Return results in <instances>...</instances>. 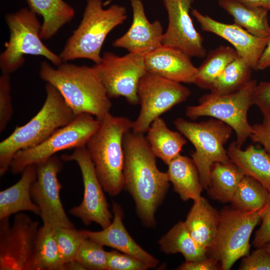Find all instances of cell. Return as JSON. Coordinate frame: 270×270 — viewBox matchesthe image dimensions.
<instances>
[{"mask_svg": "<svg viewBox=\"0 0 270 270\" xmlns=\"http://www.w3.org/2000/svg\"><path fill=\"white\" fill-rule=\"evenodd\" d=\"M146 133V139L153 153L166 165L180 154L186 142L180 132L170 130L160 117L152 123Z\"/></svg>", "mask_w": 270, "mask_h": 270, "instance_id": "cell-26", "label": "cell"}, {"mask_svg": "<svg viewBox=\"0 0 270 270\" xmlns=\"http://www.w3.org/2000/svg\"><path fill=\"white\" fill-rule=\"evenodd\" d=\"M218 4L232 16L234 24L256 36L270 38L268 10L246 6L233 0H218Z\"/></svg>", "mask_w": 270, "mask_h": 270, "instance_id": "cell-27", "label": "cell"}, {"mask_svg": "<svg viewBox=\"0 0 270 270\" xmlns=\"http://www.w3.org/2000/svg\"><path fill=\"white\" fill-rule=\"evenodd\" d=\"M269 242H270V194L267 203L262 209L260 226L255 234L252 244L255 248H259Z\"/></svg>", "mask_w": 270, "mask_h": 270, "instance_id": "cell-39", "label": "cell"}, {"mask_svg": "<svg viewBox=\"0 0 270 270\" xmlns=\"http://www.w3.org/2000/svg\"><path fill=\"white\" fill-rule=\"evenodd\" d=\"M245 176L242 170L231 160L214 163L211 167L210 182L206 189L209 196L222 203L230 202Z\"/></svg>", "mask_w": 270, "mask_h": 270, "instance_id": "cell-28", "label": "cell"}, {"mask_svg": "<svg viewBox=\"0 0 270 270\" xmlns=\"http://www.w3.org/2000/svg\"><path fill=\"white\" fill-rule=\"evenodd\" d=\"M262 209L246 212L225 208L220 212L214 242L208 252L221 270H230L239 258L249 254L250 238L261 222Z\"/></svg>", "mask_w": 270, "mask_h": 270, "instance_id": "cell-9", "label": "cell"}, {"mask_svg": "<svg viewBox=\"0 0 270 270\" xmlns=\"http://www.w3.org/2000/svg\"><path fill=\"white\" fill-rule=\"evenodd\" d=\"M10 78L8 74L0 77V132H2L10 121L13 113L11 98Z\"/></svg>", "mask_w": 270, "mask_h": 270, "instance_id": "cell-37", "label": "cell"}, {"mask_svg": "<svg viewBox=\"0 0 270 270\" xmlns=\"http://www.w3.org/2000/svg\"><path fill=\"white\" fill-rule=\"evenodd\" d=\"M238 270H270V252L264 247L256 248L244 256Z\"/></svg>", "mask_w": 270, "mask_h": 270, "instance_id": "cell-38", "label": "cell"}, {"mask_svg": "<svg viewBox=\"0 0 270 270\" xmlns=\"http://www.w3.org/2000/svg\"><path fill=\"white\" fill-rule=\"evenodd\" d=\"M100 121L99 128L90 138L86 148L104 191L116 196L124 188L123 139L132 130L133 122L110 113Z\"/></svg>", "mask_w": 270, "mask_h": 270, "instance_id": "cell-4", "label": "cell"}, {"mask_svg": "<svg viewBox=\"0 0 270 270\" xmlns=\"http://www.w3.org/2000/svg\"><path fill=\"white\" fill-rule=\"evenodd\" d=\"M250 138L253 142L259 144L270 153V120L264 117L261 123L252 125Z\"/></svg>", "mask_w": 270, "mask_h": 270, "instance_id": "cell-41", "label": "cell"}, {"mask_svg": "<svg viewBox=\"0 0 270 270\" xmlns=\"http://www.w3.org/2000/svg\"><path fill=\"white\" fill-rule=\"evenodd\" d=\"M36 176V164L30 165L22 172L18 182L0 192V220L23 211L40 216V208L30 194V188Z\"/></svg>", "mask_w": 270, "mask_h": 270, "instance_id": "cell-21", "label": "cell"}, {"mask_svg": "<svg viewBox=\"0 0 270 270\" xmlns=\"http://www.w3.org/2000/svg\"><path fill=\"white\" fill-rule=\"evenodd\" d=\"M61 158L54 155L36 164V178L30 188L32 200L39 207L43 224L74 228L64 208L58 175L62 170Z\"/></svg>", "mask_w": 270, "mask_h": 270, "instance_id": "cell-15", "label": "cell"}, {"mask_svg": "<svg viewBox=\"0 0 270 270\" xmlns=\"http://www.w3.org/2000/svg\"><path fill=\"white\" fill-rule=\"evenodd\" d=\"M148 267L142 261L118 250L107 252L106 270H146Z\"/></svg>", "mask_w": 270, "mask_h": 270, "instance_id": "cell-36", "label": "cell"}, {"mask_svg": "<svg viewBox=\"0 0 270 270\" xmlns=\"http://www.w3.org/2000/svg\"><path fill=\"white\" fill-rule=\"evenodd\" d=\"M124 188L130 192L142 224H156L155 214L170 186L166 172L158 168L156 156L144 134L126 132L123 139Z\"/></svg>", "mask_w": 270, "mask_h": 270, "instance_id": "cell-1", "label": "cell"}, {"mask_svg": "<svg viewBox=\"0 0 270 270\" xmlns=\"http://www.w3.org/2000/svg\"><path fill=\"white\" fill-rule=\"evenodd\" d=\"M30 8L42 16L40 36L48 40L54 36L75 14L74 10L64 0H26Z\"/></svg>", "mask_w": 270, "mask_h": 270, "instance_id": "cell-25", "label": "cell"}, {"mask_svg": "<svg viewBox=\"0 0 270 270\" xmlns=\"http://www.w3.org/2000/svg\"><path fill=\"white\" fill-rule=\"evenodd\" d=\"M75 260L86 270H106L107 252L102 245L87 238L80 246Z\"/></svg>", "mask_w": 270, "mask_h": 270, "instance_id": "cell-35", "label": "cell"}, {"mask_svg": "<svg viewBox=\"0 0 270 270\" xmlns=\"http://www.w3.org/2000/svg\"><path fill=\"white\" fill-rule=\"evenodd\" d=\"M262 247L266 248L268 252H270V242L264 244Z\"/></svg>", "mask_w": 270, "mask_h": 270, "instance_id": "cell-46", "label": "cell"}, {"mask_svg": "<svg viewBox=\"0 0 270 270\" xmlns=\"http://www.w3.org/2000/svg\"><path fill=\"white\" fill-rule=\"evenodd\" d=\"M53 235V228L48 224L40 226L36 246V270H65Z\"/></svg>", "mask_w": 270, "mask_h": 270, "instance_id": "cell-33", "label": "cell"}, {"mask_svg": "<svg viewBox=\"0 0 270 270\" xmlns=\"http://www.w3.org/2000/svg\"><path fill=\"white\" fill-rule=\"evenodd\" d=\"M126 18L124 6L113 4L104 8L102 0H86L80 23L67 40L60 58L63 62L85 58L100 63V50L107 36Z\"/></svg>", "mask_w": 270, "mask_h": 270, "instance_id": "cell-5", "label": "cell"}, {"mask_svg": "<svg viewBox=\"0 0 270 270\" xmlns=\"http://www.w3.org/2000/svg\"><path fill=\"white\" fill-rule=\"evenodd\" d=\"M252 68L239 56L228 64L211 86L210 92L218 95L236 92L246 86L252 79Z\"/></svg>", "mask_w": 270, "mask_h": 270, "instance_id": "cell-31", "label": "cell"}, {"mask_svg": "<svg viewBox=\"0 0 270 270\" xmlns=\"http://www.w3.org/2000/svg\"><path fill=\"white\" fill-rule=\"evenodd\" d=\"M206 56L197 68L194 84L201 88L210 90L227 66L240 56L234 48L226 46L210 50Z\"/></svg>", "mask_w": 270, "mask_h": 270, "instance_id": "cell-30", "label": "cell"}, {"mask_svg": "<svg viewBox=\"0 0 270 270\" xmlns=\"http://www.w3.org/2000/svg\"><path fill=\"white\" fill-rule=\"evenodd\" d=\"M174 124L194 146L195 150L191 154L192 159L198 170L202 187L206 190L210 182L212 165L216 162L230 160L224 144L233 130L216 118L195 122L178 118L174 121Z\"/></svg>", "mask_w": 270, "mask_h": 270, "instance_id": "cell-7", "label": "cell"}, {"mask_svg": "<svg viewBox=\"0 0 270 270\" xmlns=\"http://www.w3.org/2000/svg\"><path fill=\"white\" fill-rule=\"evenodd\" d=\"M52 228L54 238L64 264L74 260L80 246L87 236L82 230H78L75 228L56 226Z\"/></svg>", "mask_w": 270, "mask_h": 270, "instance_id": "cell-34", "label": "cell"}, {"mask_svg": "<svg viewBox=\"0 0 270 270\" xmlns=\"http://www.w3.org/2000/svg\"><path fill=\"white\" fill-rule=\"evenodd\" d=\"M45 88L46 98L39 112L24 125L16 126L0 142V176L10 169L18 152L41 144L76 116L54 86L46 82Z\"/></svg>", "mask_w": 270, "mask_h": 270, "instance_id": "cell-3", "label": "cell"}, {"mask_svg": "<svg viewBox=\"0 0 270 270\" xmlns=\"http://www.w3.org/2000/svg\"><path fill=\"white\" fill-rule=\"evenodd\" d=\"M64 268L65 270H86L80 263L75 260L66 264Z\"/></svg>", "mask_w": 270, "mask_h": 270, "instance_id": "cell-45", "label": "cell"}, {"mask_svg": "<svg viewBox=\"0 0 270 270\" xmlns=\"http://www.w3.org/2000/svg\"><path fill=\"white\" fill-rule=\"evenodd\" d=\"M270 67V38L257 66V70H264Z\"/></svg>", "mask_w": 270, "mask_h": 270, "instance_id": "cell-43", "label": "cell"}, {"mask_svg": "<svg viewBox=\"0 0 270 270\" xmlns=\"http://www.w3.org/2000/svg\"><path fill=\"white\" fill-rule=\"evenodd\" d=\"M258 83L252 80L239 90L228 94L210 92L199 98V104L186 107V114L191 120L208 116L220 120L235 132L236 145L241 148L252 131L248 120V113L254 104L253 95Z\"/></svg>", "mask_w": 270, "mask_h": 270, "instance_id": "cell-8", "label": "cell"}, {"mask_svg": "<svg viewBox=\"0 0 270 270\" xmlns=\"http://www.w3.org/2000/svg\"><path fill=\"white\" fill-rule=\"evenodd\" d=\"M158 245L164 253H180L186 262L198 261L208 257V250L196 242L182 221L175 224L160 239Z\"/></svg>", "mask_w": 270, "mask_h": 270, "instance_id": "cell-29", "label": "cell"}, {"mask_svg": "<svg viewBox=\"0 0 270 270\" xmlns=\"http://www.w3.org/2000/svg\"><path fill=\"white\" fill-rule=\"evenodd\" d=\"M39 74L59 91L76 116L88 114L100 120L110 113V98L93 66L62 63L55 68L42 62Z\"/></svg>", "mask_w": 270, "mask_h": 270, "instance_id": "cell-2", "label": "cell"}, {"mask_svg": "<svg viewBox=\"0 0 270 270\" xmlns=\"http://www.w3.org/2000/svg\"><path fill=\"white\" fill-rule=\"evenodd\" d=\"M253 102L264 117L270 120V82H261L257 84L253 95Z\"/></svg>", "mask_w": 270, "mask_h": 270, "instance_id": "cell-40", "label": "cell"}, {"mask_svg": "<svg viewBox=\"0 0 270 270\" xmlns=\"http://www.w3.org/2000/svg\"><path fill=\"white\" fill-rule=\"evenodd\" d=\"M190 94V90L181 83L147 71L138 85L140 109L132 130L144 134L156 118L186 100Z\"/></svg>", "mask_w": 270, "mask_h": 270, "instance_id": "cell-12", "label": "cell"}, {"mask_svg": "<svg viewBox=\"0 0 270 270\" xmlns=\"http://www.w3.org/2000/svg\"><path fill=\"white\" fill-rule=\"evenodd\" d=\"M192 14L204 31L214 34L228 42L252 70H257L259 60L270 38L256 36L234 23L220 22L196 9L192 10Z\"/></svg>", "mask_w": 270, "mask_h": 270, "instance_id": "cell-17", "label": "cell"}, {"mask_svg": "<svg viewBox=\"0 0 270 270\" xmlns=\"http://www.w3.org/2000/svg\"><path fill=\"white\" fill-rule=\"evenodd\" d=\"M167 165L166 172L169 181L182 200L195 201L202 196L204 188L197 168L192 158L180 154Z\"/></svg>", "mask_w": 270, "mask_h": 270, "instance_id": "cell-24", "label": "cell"}, {"mask_svg": "<svg viewBox=\"0 0 270 270\" xmlns=\"http://www.w3.org/2000/svg\"><path fill=\"white\" fill-rule=\"evenodd\" d=\"M61 159L74 161L78 166L84 184V196L81 203L69 210L72 216L80 218L86 226L96 222L102 228L112 222V214L98 178L94 166L86 146L74 149L71 154H64Z\"/></svg>", "mask_w": 270, "mask_h": 270, "instance_id": "cell-14", "label": "cell"}, {"mask_svg": "<svg viewBox=\"0 0 270 270\" xmlns=\"http://www.w3.org/2000/svg\"><path fill=\"white\" fill-rule=\"evenodd\" d=\"M230 160L264 186L270 192V153L265 148L249 145L244 150L232 142L227 150Z\"/></svg>", "mask_w": 270, "mask_h": 270, "instance_id": "cell-23", "label": "cell"}, {"mask_svg": "<svg viewBox=\"0 0 270 270\" xmlns=\"http://www.w3.org/2000/svg\"><path fill=\"white\" fill-rule=\"evenodd\" d=\"M113 220L110 224L100 231L82 230L90 240L103 246H107L133 256L144 262L148 268H155L159 261L146 251L132 238L124 222V212L121 206L114 202Z\"/></svg>", "mask_w": 270, "mask_h": 270, "instance_id": "cell-19", "label": "cell"}, {"mask_svg": "<svg viewBox=\"0 0 270 270\" xmlns=\"http://www.w3.org/2000/svg\"><path fill=\"white\" fill-rule=\"evenodd\" d=\"M94 116L88 114H78L41 144L18 152L10 166L11 172L14 174L22 173L28 166L43 161L58 152L86 146L100 126V121Z\"/></svg>", "mask_w": 270, "mask_h": 270, "instance_id": "cell-10", "label": "cell"}, {"mask_svg": "<svg viewBox=\"0 0 270 270\" xmlns=\"http://www.w3.org/2000/svg\"><path fill=\"white\" fill-rule=\"evenodd\" d=\"M270 194L259 182L246 175L239 183L230 202L233 208L238 210H259L266 204Z\"/></svg>", "mask_w": 270, "mask_h": 270, "instance_id": "cell-32", "label": "cell"}, {"mask_svg": "<svg viewBox=\"0 0 270 270\" xmlns=\"http://www.w3.org/2000/svg\"><path fill=\"white\" fill-rule=\"evenodd\" d=\"M220 269L219 262L210 256L198 261L185 262L180 266L178 270H217Z\"/></svg>", "mask_w": 270, "mask_h": 270, "instance_id": "cell-42", "label": "cell"}, {"mask_svg": "<svg viewBox=\"0 0 270 270\" xmlns=\"http://www.w3.org/2000/svg\"><path fill=\"white\" fill-rule=\"evenodd\" d=\"M184 224L196 242L209 250L213 246L218 226V212L204 198L194 201Z\"/></svg>", "mask_w": 270, "mask_h": 270, "instance_id": "cell-22", "label": "cell"}, {"mask_svg": "<svg viewBox=\"0 0 270 270\" xmlns=\"http://www.w3.org/2000/svg\"><path fill=\"white\" fill-rule=\"evenodd\" d=\"M190 58L178 49L163 44L144 56L148 72L178 82L194 84L198 68Z\"/></svg>", "mask_w": 270, "mask_h": 270, "instance_id": "cell-20", "label": "cell"}, {"mask_svg": "<svg viewBox=\"0 0 270 270\" xmlns=\"http://www.w3.org/2000/svg\"><path fill=\"white\" fill-rule=\"evenodd\" d=\"M194 0H163L168 15L162 44L178 49L190 56L206 55L203 38L194 26L190 10Z\"/></svg>", "mask_w": 270, "mask_h": 270, "instance_id": "cell-16", "label": "cell"}, {"mask_svg": "<svg viewBox=\"0 0 270 270\" xmlns=\"http://www.w3.org/2000/svg\"><path fill=\"white\" fill-rule=\"evenodd\" d=\"M132 22L128 31L112 43L116 48L126 49L129 52L144 56L162 44L164 35L161 22H150L141 0H130Z\"/></svg>", "mask_w": 270, "mask_h": 270, "instance_id": "cell-18", "label": "cell"}, {"mask_svg": "<svg viewBox=\"0 0 270 270\" xmlns=\"http://www.w3.org/2000/svg\"><path fill=\"white\" fill-rule=\"evenodd\" d=\"M246 6L260 7L270 10V0H233Z\"/></svg>", "mask_w": 270, "mask_h": 270, "instance_id": "cell-44", "label": "cell"}, {"mask_svg": "<svg viewBox=\"0 0 270 270\" xmlns=\"http://www.w3.org/2000/svg\"><path fill=\"white\" fill-rule=\"evenodd\" d=\"M8 218L0 220V270H36L39 222L22 212Z\"/></svg>", "mask_w": 270, "mask_h": 270, "instance_id": "cell-11", "label": "cell"}, {"mask_svg": "<svg viewBox=\"0 0 270 270\" xmlns=\"http://www.w3.org/2000/svg\"><path fill=\"white\" fill-rule=\"evenodd\" d=\"M36 15L30 8H22L6 16L10 38L0 56L2 73L10 74L20 68L26 54L42 56L56 66L62 63L60 56L42 42L40 36L42 25Z\"/></svg>", "mask_w": 270, "mask_h": 270, "instance_id": "cell-6", "label": "cell"}, {"mask_svg": "<svg viewBox=\"0 0 270 270\" xmlns=\"http://www.w3.org/2000/svg\"><path fill=\"white\" fill-rule=\"evenodd\" d=\"M93 67L110 98L123 96L132 104H139L138 85L147 72L144 56L129 52L120 56L105 52L100 62Z\"/></svg>", "mask_w": 270, "mask_h": 270, "instance_id": "cell-13", "label": "cell"}]
</instances>
